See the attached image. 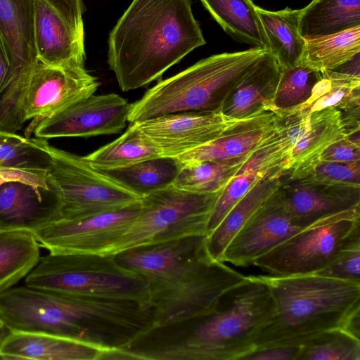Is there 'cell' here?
I'll return each mask as SVG.
<instances>
[{
    "instance_id": "cell-4",
    "label": "cell",
    "mask_w": 360,
    "mask_h": 360,
    "mask_svg": "<svg viewBox=\"0 0 360 360\" xmlns=\"http://www.w3.org/2000/svg\"><path fill=\"white\" fill-rule=\"evenodd\" d=\"M275 313L255 341V348L273 345H301L312 336L342 328L360 307V283L316 274L263 276Z\"/></svg>"
},
{
    "instance_id": "cell-17",
    "label": "cell",
    "mask_w": 360,
    "mask_h": 360,
    "mask_svg": "<svg viewBox=\"0 0 360 360\" xmlns=\"http://www.w3.org/2000/svg\"><path fill=\"white\" fill-rule=\"evenodd\" d=\"M359 189L281 176L276 193L292 219L307 228L333 214L360 206Z\"/></svg>"
},
{
    "instance_id": "cell-24",
    "label": "cell",
    "mask_w": 360,
    "mask_h": 360,
    "mask_svg": "<svg viewBox=\"0 0 360 360\" xmlns=\"http://www.w3.org/2000/svg\"><path fill=\"white\" fill-rule=\"evenodd\" d=\"M224 31L236 41L270 51L252 0H200Z\"/></svg>"
},
{
    "instance_id": "cell-7",
    "label": "cell",
    "mask_w": 360,
    "mask_h": 360,
    "mask_svg": "<svg viewBox=\"0 0 360 360\" xmlns=\"http://www.w3.org/2000/svg\"><path fill=\"white\" fill-rule=\"evenodd\" d=\"M245 277L224 262L212 259L205 243L178 262L160 283L152 288L153 330L206 314L228 290Z\"/></svg>"
},
{
    "instance_id": "cell-9",
    "label": "cell",
    "mask_w": 360,
    "mask_h": 360,
    "mask_svg": "<svg viewBox=\"0 0 360 360\" xmlns=\"http://www.w3.org/2000/svg\"><path fill=\"white\" fill-rule=\"evenodd\" d=\"M221 191L199 193L172 184L142 197L138 215L110 255L189 236L206 235L210 216Z\"/></svg>"
},
{
    "instance_id": "cell-37",
    "label": "cell",
    "mask_w": 360,
    "mask_h": 360,
    "mask_svg": "<svg viewBox=\"0 0 360 360\" xmlns=\"http://www.w3.org/2000/svg\"><path fill=\"white\" fill-rule=\"evenodd\" d=\"M292 179H301L334 187L360 188V161H318L304 172Z\"/></svg>"
},
{
    "instance_id": "cell-44",
    "label": "cell",
    "mask_w": 360,
    "mask_h": 360,
    "mask_svg": "<svg viewBox=\"0 0 360 360\" xmlns=\"http://www.w3.org/2000/svg\"><path fill=\"white\" fill-rule=\"evenodd\" d=\"M10 329L7 327L2 319L0 317V345L6 335L8 333Z\"/></svg>"
},
{
    "instance_id": "cell-42",
    "label": "cell",
    "mask_w": 360,
    "mask_h": 360,
    "mask_svg": "<svg viewBox=\"0 0 360 360\" xmlns=\"http://www.w3.org/2000/svg\"><path fill=\"white\" fill-rule=\"evenodd\" d=\"M341 328L360 339V307L348 316Z\"/></svg>"
},
{
    "instance_id": "cell-35",
    "label": "cell",
    "mask_w": 360,
    "mask_h": 360,
    "mask_svg": "<svg viewBox=\"0 0 360 360\" xmlns=\"http://www.w3.org/2000/svg\"><path fill=\"white\" fill-rule=\"evenodd\" d=\"M297 360H360V339L341 328L321 332L300 345Z\"/></svg>"
},
{
    "instance_id": "cell-1",
    "label": "cell",
    "mask_w": 360,
    "mask_h": 360,
    "mask_svg": "<svg viewBox=\"0 0 360 360\" xmlns=\"http://www.w3.org/2000/svg\"><path fill=\"white\" fill-rule=\"evenodd\" d=\"M0 317L10 330L64 336L99 347L107 354L130 347L153 324L152 309L143 303L27 285L0 294Z\"/></svg>"
},
{
    "instance_id": "cell-33",
    "label": "cell",
    "mask_w": 360,
    "mask_h": 360,
    "mask_svg": "<svg viewBox=\"0 0 360 360\" xmlns=\"http://www.w3.org/2000/svg\"><path fill=\"white\" fill-rule=\"evenodd\" d=\"M181 163L173 184L174 186L190 192L213 193L221 191L245 162L230 164L200 160Z\"/></svg>"
},
{
    "instance_id": "cell-15",
    "label": "cell",
    "mask_w": 360,
    "mask_h": 360,
    "mask_svg": "<svg viewBox=\"0 0 360 360\" xmlns=\"http://www.w3.org/2000/svg\"><path fill=\"white\" fill-rule=\"evenodd\" d=\"M245 120L234 119L222 112H181L136 123L162 156L177 158L218 138Z\"/></svg>"
},
{
    "instance_id": "cell-21",
    "label": "cell",
    "mask_w": 360,
    "mask_h": 360,
    "mask_svg": "<svg viewBox=\"0 0 360 360\" xmlns=\"http://www.w3.org/2000/svg\"><path fill=\"white\" fill-rule=\"evenodd\" d=\"M57 200L50 191L20 181L0 185V229L33 232L56 218Z\"/></svg>"
},
{
    "instance_id": "cell-3",
    "label": "cell",
    "mask_w": 360,
    "mask_h": 360,
    "mask_svg": "<svg viewBox=\"0 0 360 360\" xmlns=\"http://www.w3.org/2000/svg\"><path fill=\"white\" fill-rule=\"evenodd\" d=\"M275 313L263 276H245L206 314L181 323V335L160 345L131 350V359L241 360ZM180 325V324H179Z\"/></svg>"
},
{
    "instance_id": "cell-41",
    "label": "cell",
    "mask_w": 360,
    "mask_h": 360,
    "mask_svg": "<svg viewBox=\"0 0 360 360\" xmlns=\"http://www.w3.org/2000/svg\"><path fill=\"white\" fill-rule=\"evenodd\" d=\"M300 345H273L257 347L241 360H297Z\"/></svg>"
},
{
    "instance_id": "cell-26",
    "label": "cell",
    "mask_w": 360,
    "mask_h": 360,
    "mask_svg": "<svg viewBox=\"0 0 360 360\" xmlns=\"http://www.w3.org/2000/svg\"><path fill=\"white\" fill-rule=\"evenodd\" d=\"M256 10L270 44L269 52L281 69L300 64L305 46L299 30L300 9L287 7L272 11L256 6Z\"/></svg>"
},
{
    "instance_id": "cell-25",
    "label": "cell",
    "mask_w": 360,
    "mask_h": 360,
    "mask_svg": "<svg viewBox=\"0 0 360 360\" xmlns=\"http://www.w3.org/2000/svg\"><path fill=\"white\" fill-rule=\"evenodd\" d=\"M50 162L39 138L23 137L0 130V171H11L25 176L32 185L49 191L46 177Z\"/></svg>"
},
{
    "instance_id": "cell-10",
    "label": "cell",
    "mask_w": 360,
    "mask_h": 360,
    "mask_svg": "<svg viewBox=\"0 0 360 360\" xmlns=\"http://www.w3.org/2000/svg\"><path fill=\"white\" fill-rule=\"evenodd\" d=\"M359 219L360 206L333 214L294 234L252 264L273 276L316 274L360 233Z\"/></svg>"
},
{
    "instance_id": "cell-43",
    "label": "cell",
    "mask_w": 360,
    "mask_h": 360,
    "mask_svg": "<svg viewBox=\"0 0 360 360\" xmlns=\"http://www.w3.org/2000/svg\"><path fill=\"white\" fill-rule=\"evenodd\" d=\"M8 181H20L27 184L25 178L18 173L11 171H0V185Z\"/></svg>"
},
{
    "instance_id": "cell-20",
    "label": "cell",
    "mask_w": 360,
    "mask_h": 360,
    "mask_svg": "<svg viewBox=\"0 0 360 360\" xmlns=\"http://www.w3.org/2000/svg\"><path fill=\"white\" fill-rule=\"evenodd\" d=\"M276 115L272 112L247 119L218 138L177 158L181 162L210 160L223 163L245 162L273 130Z\"/></svg>"
},
{
    "instance_id": "cell-31",
    "label": "cell",
    "mask_w": 360,
    "mask_h": 360,
    "mask_svg": "<svg viewBox=\"0 0 360 360\" xmlns=\"http://www.w3.org/2000/svg\"><path fill=\"white\" fill-rule=\"evenodd\" d=\"M160 156L159 149L137 123L132 122L120 137L84 158L93 168L103 169L124 167Z\"/></svg>"
},
{
    "instance_id": "cell-40",
    "label": "cell",
    "mask_w": 360,
    "mask_h": 360,
    "mask_svg": "<svg viewBox=\"0 0 360 360\" xmlns=\"http://www.w3.org/2000/svg\"><path fill=\"white\" fill-rule=\"evenodd\" d=\"M319 161L349 162L360 161V145L347 137L330 145L320 155Z\"/></svg>"
},
{
    "instance_id": "cell-22",
    "label": "cell",
    "mask_w": 360,
    "mask_h": 360,
    "mask_svg": "<svg viewBox=\"0 0 360 360\" xmlns=\"http://www.w3.org/2000/svg\"><path fill=\"white\" fill-rule=\"evenodd\" d=\"M281 68L266 51L256 67L233 89L221 112L228 117L245 120L271 112Z\"/></svg>"
},
{
    "instance_id": "cell-28",
    "label": "cell",
    "mask_w": 360,
    "mask_h": 360,
    "mask_svg": "<svg viewBox=\"0 0 360 360\" xmlns=\"http://www.w3.org/2000/svg\"><path fill=\"white\" fill-rule=\"evenodd\" d=\"M181 166L177 158L160 156L124 167L96 170L141 198L172 185Z\"/></svg>"
},
{
    "instance_id": "cell-18",
    "label": "cell",
    "mask_w": 360,
    "mask_h": 360,
    "mask_svg": "<svg viewBox=\"0 0 360 360\" xmlns=\"http://www.w3.org/2000/svg\"><path fill=\"white\" fill-rule=\"evenodd\" d=\"M34 34L38 61L55 67H84V37L77 34L46 0L37 1Z\"/></svg>"
},
{
    "instance_id": "cell-23",
    "label": "cell",
    "mask_w": 360,
    "mask_h": 360,
    "mask_svg": "<svg viewBox=\"0 0 360 360\" xmlns=\"http://www.w3.org/2000/svg\"><path fill=\"white\" fill-rule=\"evenodd\" d=\"M278 174L267 176L257 181L228 212L219 224L205 237V248L210 257L221 262L223 253L231 240L276 191L281 183Z\"/></svg>"
},
{
    "instance_id": "cell-14",
    "label": "cell",
    "mask_w": 360,
    "mask_h": 360,
    "mask_svg": "<svg viewBox=\"0 0 360 360\" xmlns=\"http://www.w3.org/2000/svg\"><path fill=\"white\" fill-rule=\"evenodd\" d=\"M131 103L116 94H92L39 121L37 138L90 137L118 134L125 127Z\"/></svg>"
},
{
    "instance_id": "cell-34",
    "label": "cell",
    "mask_w": 360,
    "mask_h": 360,
    "mask_svg": "<svg viewBox=\"0 0 360 360\" xmlns=\"http://www.w3.org/2000/svg\"><path fill=\"white\" fill-rule=\"evenodd\" d=\"M321 79V72L302 63L281 69L271 112L278 115L303 105Z\"/></svg>"
},
{
    "instance_id": "cell-36",
    "label": "cell",
    "mask_w": 360,
    "mask_h": 360,
    "mask_svg": "<svg viewBox=\"0 0 360 360\" xmlns=\"http://www.w3.org/2000/svg\"><path fill=\"white\" fill-rule=\"evenodd\" d=\"M269 175L273 174L258 168L247 159L217 198L207 224L206 235L219 224L228 212L257 181Z\"/></svg>"
},
{
    "instance_id": "cell-30",
    "label": "cell",
    "mask_w": 360,
    "mask_h": 360,
    "mask_svg": "<svg viewBox=\"0 0 360 360\" xmlns=\"http://www.w3.org/2000/svg\"><path fill=\"white\" fill-rule=\"evenodd\" d=\"M40 247L31 231L0 229V294L33 269L41 257Z\"/></svg>"
},
{
    "instance_id": "cell-6",
    "label": "cell",
    "mask_w": 360,
    "mask_h": 360,
    "mask_svg": "<svg viewBox=\"0 0 360 360\" xmlns=\"http://www.w3.org/2000/svg\"><path fill=\"white\" fill-rule=\"evenodd\" d=\"M25 281L28 287L62 294L151 305L148 279L120 265L113 255L49 252L40 257Z\"/></svg>"
},
{
    "instance_id": "cell-8",
    "label": "cell",
    "mask_w": 360,
    "mask_h": 360,
    "mask_svg": "<svg viewBox=\"0 0 360 360\" xmlns=\"http://www.w3.org/2000/svg\"><path fill=\"white\" fill-rule=\"evenodd\" d=\"M39 140L50 162L46 182L57 200L54 221L79 220L140 201L139 196L93 168L84 156Z\"/></svg>"
},
{
    "instance_id": "cell-27",
    "label": "cell",
    "mask_w": 360,
    "mask_h": 360,
    "mask_svg": "<svg viewBox=\"0 0 360 360\" xmlns=\"http://www.w3.org/2000/svg\"><path fill=\"white\" fill-rule=\"evenodd\" d=\"M37 0H0V31L15 61L29 66L37 61L34 15Z\"/></svg>"
},
{
    "instance_id": "cell-32",
    "label": "cell",
    "mask_w": 360,
    "mask_h": 360,
    "mask_svg": "<svg viewBox=\"0 0 360 360\" xmlns=\"http://www.w3.org/2000/svg\"><path fill=\"white\" fill-rule=\"evenodd\" d=\"M304 39V51L300 63L319 72L332 70L360 52V26Z\"/></svg>"
},
{
    "instance_id": "cell-5",
    "label": "cell",
    "mask_w": 360,
    "mask_h": 360,
    "mask_svg": "<svg viewBox=\"0 0 360 360\" xmlns=\"http://www.w3.org/2000/svg\"><path fill=\"white\" fill-rule=\"evenodd\" d=\"M268 51L252 47L203 58L178 74L160 80L131 103L129 123L181 112H221L233 89Z\"/></svg>"
},
{
    "instance_id": "cell-19",
    "label": "cell",
    "mask_w": 360,
    "mask_h": 360,
    "mask_svg": "<svg viewBox=\"0 0 360 360\" xmlns=\"http://www.w3.org/2000/svg\"><path fill=\"white\" fill-rule=\"evenodd\" d=\"M106 354L96 345L42 332L10 330L0 345V360H98Z\"/></svg>"
},
{
    "instance_id": "cell-16",
    "label": "cell",
    "mask_w": 360,
    "mask_h": 360,
    "mask_svg": "<svg viewBox=\"0 0 360 360\" xmlns=\"http://www.w3.org/2000/svg\"><path fill=\"white\" fill-rule=\"evenodd\" d=\"M304 229L289 215L275 192L231 240L221 262L242 266L252 264L257 258Z\"/></svg>"
},
{
    "instance_id": "cell-11",
    "label": "cell",
    "mask_w": 360,
    "mask_h": 360,
    "mask_svg": "<svg viewBox=\"0 0 360 360\" xmlns=\"http://www.w3.org/2000/svg\"><path fill=\"white\" fill-rule=\"evenodd\" d=\"M274 131L286 162L282 176L292 179L317 162L330 145L359 131V120L332 106L310 112L292 110L276 115Z\"/></svg>"
},
{
    "instance_id": "cell-2",
    "label": "cell",
    "mask_w": 360,
    "mask_h": 360,
    "mask_svg": "<svg viewBox=\"0 0 360 360\" xmlns=\"http://www.w3.org/2000/svg\"><path fill=\"white\" fill-rule=\"evenodd\" d=\"M205 43L190 0H133L110 33L108 63L129 91L160 80Z\"/></svg>"
},
{
    "instance_id": "cell-13",
    "label": "cell",
    "mask_w": 360,
    "mask_h": 360,
    "mask_svg": "<svg viewBox=\"0 0 360 360\" xmlns=\"http://www.w3.org/2000/svg\"><path fill=\"white\" fill-rule=\"evenodd\" d=\"M101 83L85 68L55 67L34 63L22 101L25 122L32 120L25 131L29 138L41 120L56 115L72 104L94 94Z\"/></svg>"
},
{
    "instance_id": "cell-29",
    "label": "cell",
    "mask_w": 360,
    "mask_h": 360,
    "mask_svg": "<svg viewBox=\"0 0 360 360\" xmlns=\"http://www.w3.org/2000/svg\"><path fill=\"white\" fill-rule=\"evenodd\" d=\"M360 26V0H312L300 9L303 37L326 36Z\"/></svg>"
},
{
    "instance_id": "cell-38",
    "label": "cell",
    "mask_w": 360,
    "mask_h": 360,
    "mask_svg": "<svg viewBox=\"0 0 360 360\" xmlns=\"http://www.w3.org/2000/svg\"><path fill=\"white\" fill-rule=\"evenodd\" d=\"M316 274L360 283V233L355 235Z\"/></svg>"
},
{
    "instance_id": "cell-12",
    "label": "cell",
    "mask_w": 360,
    "mask_h": 360,
    "mask_svg": "<svg viewBox=\"0 0 360 360\" xmlns=\"http://www.w3.org/2000/svg\"><path fill=\"white\" fill-rule=\"evenodd\" d=\"M139 210L140 201L79 220L54 221L32 233L49 253L110 255Z\"/></svg>"
},
{
    "instance_id": "cell-39",
    "label": "cell",
    "mask_w": 360,
    "mask_h": 360,
    "mask_svg": "<svg viewBox=\"0 0 360 360\" xmlns=\"http://www.w3.org/2000/svg\"><path fill=\"white\" fill-rule=\"evenodd\" d=\"M80 37H84L82 0H46Z\"/></svg>"
}]
</instances>
